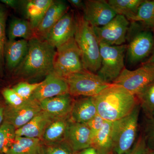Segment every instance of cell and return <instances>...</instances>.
Returning a JSON list of instances; mask_svg holds the SVG:
<instances>
[{
    "mask_svg": "<svg viewBox=\"0 0 154 154\" xmlns=\"http://www.w3.org/2000/svg\"><path fill=\"white\" fill-rule=\"evenodd\" d=\"M147 154H154V151H153L150 150L148 149Z\"/></svg>",
    "mask_w": 154,
    "mask_h": 154,
    "instance_id": "b9f144b4",
    "label": "cell"
},
{
    "mask_svg": "<svg viewBox=\"0 0 154 154\" xmlns=\"http://www.w3.org/2000/svg\"><path fill=\"white\" fill-rule=\"evenodd\" d=\"M70 116L55 119L48 125L41 140L45 145L53 144L64 140Z\"/></svg>",
    "mask_w": 154,
    "mask_h": 154,
    "instance_id": "603a6c76",
    "label": "cell"
},
{
    "mask_svg": "<svg viewBox=\"0 0 154 154\" xmlns=\"http://www.w3.org/2000/svg\"><path fill=\"white\" fill-rule=\"evenodd\" d=\"M16 129L7 122H3L0 126V154H6L15 140Z\"/></svg>",
    "mask_w": 154,
    "mask_h": 154,
    "instance_id": "f1b7e54d",
    "label": "cell"
},
{
    "mask_svg": "<svg viewBox=\"0 0 154 154\" xmlns=\"http://www.w3.org/2000/svg\"><path fill=\"white\" fill-rule=\"evenodd\" d=\"M105 122V120L103 118L97 114L94 118L85 124L91 129L93 134V136H94L103 127Z\"/></svg>",
    "mask_w": 154,
    "mask_h": 154,
    "instance_id": "d590c367",
    "label": "cell"
},
{
    "mask_svg": "<svg viewBox=\"0 0 154 154\" xmlns=\"http://www.w3.org/2000/svg\"><path fill=\"white\" fill-rule=\"evenodd\" d=\"M44 149L41 139L17 136L6 154H44Z\"/></svg>",
    "mask_w": 154,
    "mask_h": 154,
    "instance_id": "44dd1931",
    "label": "cell"
},
{
    "mask_svg": "<svg viewBox=\"0 0 154 154\" xmlns=\"http://www.w3.org/2000/svg\"><path fill=\"white\" fill-rule=\"evenodd\" d=\"M112 122L105 121L104 126L93 136L92 146L99 154H114Z\"/></svg>",
    "mask_w": 154,
    "mask_h": 154,
    "instance_id": "7402d4cb",
    "label": "cell"
},
{
    "mask_svg": "<svg viewBox=\"0 0 154 154\" xmlns=\"http://www.w3.org/2000/svg\"><path fill=\"white\" fill-rule=\"evenodd\" d=\"M142 134L148 149L154 151V113L149 117H145Z\"/></svg>",
    "mask_w": 154,
    "mask_h": 154,
    "instance_id": "4dcf8cb0",
    "label": "cell"
},
{
    "mask_svg": "<svg viewBox=\"0 0 154 154\" xmlns=\"http://www.w3.org/2000/svg\"><path fill=\"white\" fill-rule=\"evenodd\" d=\"M6 14L0 6V74H3L5 66V51L6 40Z\"/></svg>",
    "mask_w": 154,
    "mask_h": 154,
    "instance_id": "f546056e",
    "label": "cell"
},
{
    "mask_svg": "<svg viewBox=\"0 0 154 154\" xmlns=\"http://www.w3.org/2000/svg\"><path fill=\"white\" fill-rule=\"evenodd\" d=\"M141 110L145 117L154 113V81L145 87L136 95Z\"/></svg>",
    "mask_w": 154,
    "mask_h": 154,
    "instance_id": "4316f807",
    "label": "cell"
},
{
    "mask_svg": "<svg viewBox=\"0 0 154 154\" xmlns=\"http://www.w3.org/2000/svg\"><path fill=\"white\" fill-rule=\"evenodd\" d=\"M40 102L29 99L17 107H5L4 121L19 129L28 123L42 111Z\"/></svg>",
    "mask_w": 154,
    "mask_h": 154,
    "instance_id": "30bf717a",
    "label": "cell"
},
{
    "mask_svg": "<svg viewBox=\"0 0 154 154\" xmlns=\"http://www.w3.org/2000/svg\"><path fill=\"white\" fill-rule=\"evenodd\" d=\"M82 58L74 37L56 49L53 72L64 79L85 70Z\"/></svg>",
    "mask_w": 154,
    "mask_h": 154,
    "instance_id": "5b68a950",
    "label": "cell"
},
{
    "mask_svg": "<svg viewBox=\"0 0 154 154\" xmlns=\"http://www.w3.org/2000/svg\"><path fill=\"white\" fill-rule=\"evenodd\" d=\"M93 98L98 115L110 122L126 116L139 104L136 96L114 84H111Z\"/></svg>",
    "mask_w": 154,
    "mask_h": 154,
    "instance_id": "6da1fadb",
    "label": "cell"
},
{
    "mask_svg": "<svg viewBox=\"0 0 154 154\" xmlns=\"http://www.w3.org/2000/svg\"><path fill=\"white\" fill-rule=\"evenodd\" d=\"M76 27L74 13L68 11L53 27L45 41L56 49L74 37Z\"/></svg>",
    "mask_w": 154,
    "mask_h": 154,
    "instance_id": "4fadbf2b",
    "label": "cell"
},
{
    "mask_svg": "<svg viewBox=\"0 0 154 154\" xmlns=\"http://www.w3.org/2000/svg\"><path fill=\"white\" fill-rule=\"evenodd\" d=\"M71 148L63 140L53 144L45 145L44 154H73Z\"/></svg>",
    "mask_w": 154,
    "mask_h": 154,
    "instance_id": "d6a6232c",
    "label": "cell"
},
{
    "mask_svg": "<svg viewBox=\"0 0 154 154\" xmlns=\"http://www.w3.org/2000/svg\"><path fill=\"white\" fill-rule=\"evenodd\" d=\"M41 82L36 83H29L28 82H21L13 88L16 93L22 99L28 100L30 99L33 92L41 84Z\"/></svg>",
    "mask_w": 154,
    "mask_h": 154,
    "instance_id": "1f68e13d",
    "label": "cell"
},
{
    "mask_svg": "<svg viewBox=\"0 0 154 154\" xmlns=\"http://www.w3.org/2000/svg\"><path fill=\"white\" fill-rule=\"evenodd\" d=\"M148 149L142 134L138 138L131 149L125 154H147Z\"/></svg>",
    "mask_w": 154,
    "mask_h": 154,
    "instance_id": "e575fe53",
    "label": "cell"
},
{
    "mask_svg": "<svg viewBox=\"0 0 154 154\" xmlns=\"http://www.w3.org/2000/svg\"><path fill=\"white\" fill-rule=\"evenodd\" d=\"M93 137L92 131L85 123H78L70 119L64 141L74 152L91 147Z\"/></svg>",
    "mask_w": 154,
    "mask_h": 154,
    "instance_id": "5bb4252c",
    "label": "cell"
},
{
    "mask_svg": "<svg viewBox=\"0 0 154 154\" xmlns=\"http://www.w3.org/2000/svg\"><path fill=\"white\" fill-rule=\"evenodd\" d=\"M1 2L6 5L13 8H17L19 3V1L16 0H1Z\"/></svg>",
    "mask_w": 154,
    "mask_h": 154,
    "instance_id": "f35d334b",
    "label": "cell"
},
{
    "mask_svg": "<svg viewBox=\"0 0 154 154\" xmlns=\"http://www.w3.org/2000/svg\"><path fill=\"white\" fill-rule=\"evenodd\" d=\"M101 65L97 74L105 82L112 84L125 68L127 45H110L99 42Z\"/></svg>",
    "mask_w": 154,
    "mask_h": 154,
    "instance_id": "8992f818",
    "label": "cell"
},
{
    "mask_svg": "<svg viewBox=\"0 0 154 154\" xmlns=\"http://www.w3.org/2000/svg\"><path fill=\"white\" fill-rule=\"evenodd\" d=\"M28 41L24 39L7 42L5 59L6 65L10 70L14 71L22 62L28 52Z\"/></svg>",
    "mask_w": 154,
    "mask_h": 154,
    "instance_id": "d6986e66",
    "label": "cell"
},
{
    "mask_svg": "<svg viewBox=\"0 0 154 154\" xmlns=\"http://www.w3.org/2000/svg\"><path fill=\"white\" fill-rule=\"evenodd\" d=\"M68 2L75 8L83 10L85 7V2L82 0H69Z\"/></svg>",
    "mask_w": 154,
    "mask_h": 154,
    "instance_id": "8d00e7d4",
    "label": "cell"
},
{
    "mask_svg": "<svg viewBox=\"0 0 154 154\" xmlns=\"http://www.w3.org/2000/svg\"><path fill=\"white\" fill-rule=\"evenodd\" d=\"M154 81V65L144 63L134 70L125 68L112 84L121 86L135 96Z\"/></svg>",
    "mask_w": 154,
    "mask_h": 154,
    "instance_id": "ba28073f",
    "label": "cell"
},
{
    "mask_svg": "<svg viewBox=\"0 0 154 154\" xmlns=\"http://www.w3.org/2000/svg\"><path fill=\"white\" fill-rule=\"evenodd\" d=\"M2 95L8 105L17 107L24 104L27 100H24L13 90V88H6L2 91Z\"/></svg>",
    "mask_w": 154,
    "mask_h": 154,
    "instance_id": "836d02e7",
    "label": "cell"
},
{
    "mask_svg": "<svg viewBox=\"0 0 154 154\" xmlns=\"http://www.w3.org/2000/svg\"><path fill=\"white\" fill-rule=\"evenodd\" d=\"M84 2L83 16L93 28L105 26L117 15L107 1L88 0Z\"/></svg>",
    "mask_w": 154,
    "mask_h": 154,
    "instance_id": "8fae6325",
    "label": "cell"
},
{
    "mask_svg": "<svg viewBox=\"0 0 154 154\" xmlns=\"http://www.w3.org/2000/svg\"><path fill=\"white\" fill-rule=\"evenodd\" d=\"M52 0H30L27 1L25 11L28 19L34 29L44 17Z\"/></svg>",
    "mask_w": 154,
    "mask_h": 154,
    "instance_id": "cb8c5ba5",
    "label": "cell"
},
{
    "mask_svg": "<svg viewBox=\"0 0 154 154\" xmlns=\"http://www.w3.org/2000/svg\"><path fill=\"white\" fill-rule=\"evenodd\" d=\"M143 1V0H109L107 2L116 15L124 16L128 21L133 22Z\"/></svg>",
    "mask_w": 154,
    "mask_h": 154,
    "instance_id": "484cf974",
    "label": "cell"
},
{
    "mask_svg": "<svg viewBox=\"0 0 154 154\" xmlns=\"http://www.w3.org/2000/svg\"><path fill=\"white\" fill-rule=\"evenodd\" d=\"M75 41L82 54L86 70L96 73L101 65L100 44L94 28L80 14L76 15Z\"/></svg>",
    "mask_w": 154,
    "mask_h": 154,
    "instance_id": "3957f363",
    "label": "cell"
},
{
    "mask_svg": "<svg viewBox=\"0 0 154 154\" xmlns=\"http://www.w3.org/2000/svg\"><path fill=\"white\" fill-rule=\"evenodd\" d=\"M74 99L69 94L59 95L40 102L42 110L55 118L70 116Z\"/></svg>",
    "mask_w": 154,
    "mask_h": 154,
    "instance_id": "e0dca14e",
    "label": "cell"
},
{
    "mask_svg": "<svg viewBox=\"0 0 154 154\" xmlns=\"http://www.w3.org/2000/svg\"><path fill=\"white\" fill-rule=\"evenodd\" d=\"M28 43V52L14 71L15 76L24 80L46 76L53 72L56 48L45 40L36 37Z\"/></svg>",
    "mask_w": 154,
    "mask_h": 154,
    "instance_id": "7a4b0ae2",
    "label": "cell"
},
{
    "mask_svg": "<svg viewBox=\"0 0 154 154\" xmlns=\"http://www.w3.org/2000/svg\"><path fill=\"white\" fill-rule=\"evenodd\" d=\"M73 154H99L96 149L92 147L76 152Z\"/></svg>",
    "mask_w": 154,
    "mask_h": 154,
    "instance_id": "74e56055",
    "label": "cell"
},
{
    "mask_svg": "<svg viewBox=\"0 0 154 154\" xmlns=\"http://www.w3.org/2000/svg\"><path fill=\"white\" fill-rule=\"evenodd\" d=\"M5 107V106L0 102V126L4 122Z\"/></svg>",
    "mask_w": 154,
    "mask_h": 154,
    "instance_id": "ab89813d",
    "label": "cell"
},
{
    "mask_svg": "<svg viewBox=\"0 0 154 154\" xmlns=\"http://www.w3.org/2000/svg\"><path fill=\"white\" fill-rule=\"evenodd\" d=\"M97 114L94 98L82 97L74 101L70 119L78 123H87Z\"/></svg>",
    "mask_w": 154,
    "mask_h": 154,
    "instance_id": "ffe728a7",
    "label": "cell"
},
{
    "mask_svg": "<svg viewBox=\"0 0 154 154\" xmlns=\"http://www.w3.org/2000/svg\"><path fill=\"white\" fill-rule=\"evenodd\" d=\"M68 11V6L66 3L63 1H54L35 29L36 38L45 40L53 27Z\"/></svg>",
    "mask_w": 154,
    "mask_h": 154,
    "instance_id": "2e32d148",
    "label": "cell"
},
{
    "mask_svg": "<svg viewBox=\"0 0 154 154\" xmlns=\"http://www.w3.org/2000/svg\"><path fill=\"white\" fill-rule=\"evenodd\" d=\"M154 46V37L151 31H136L127 46L128 60L131 64L139 62L150 54Z\"/></svg>",
    "mask_w": 154,
    "mask_h": 154,
    "instance_id": "7c38bea8",
    "label": "cell"
},
{
    "mask_svg": "<svg viewBox=\"0 0 154 154\" xmlns=\"http://www.w3.org/2000/svg\"><path fill=\"white\" fill-rule=\"evenodd\" d=\"M72 97H94L110 85L97 74L85 70L65 78Z\"/></svg>",
    "mask_w": 154,
    "mask_h": 154,
    "instance_id": "52a82bcc",
    "label": "cell"
},
{
    "mask_svg": "<svg viewBox=\"0 0 154 154\" xmlns=\"http://www.w3.org/2000/svg\"><path fill=\"white\" fill-rule=\"evenodd\" d=\"M35 37V29L28 20L17 18L11 21L8 31L9 40L22 38L29 41Z\"/></svg>",
    "mask_w": 154,
    "mask_h": 154,
    "instance_id": "d4e9b609",
    "label": "cell"
},
{
    "mask_svg": "<svg viewBox=\"0 0 154 154\" xmlns=\"http://www.w3.org/2000/svg\"><path fill=\"white\" fill-rule=\"evenodd\" d=\"M137 22L154 28V0H143L133 22Z\"/></svg>",
    "mask_w": 154,
    "mask_h": 154,
    "instance_id": "83f0119b",
    "label": "cell"
},
{
    "mask_svg": "<svg viewBox=\"0 0 154 154\" xmlns=\"http://www.w3.org/2000/svg\"><path fill=\"white\" fill-rule=\"evenodd\" d=\"M69 94V87L65 79L52 72L46 76L30 99L40 102L45 99Z\"/></svg>",
    "mask_w": 154,
    "mask_h": 154,
    "instance_id": "9a60e30c",
    "label": "cell"
},
{
    "mask_svg": "<svg viewBox=\"0 0 154 154\" xmlns=\"http://www.w3.org/2000/svg\"><path fill=\"white\" fill-rule=\"evenodd\" d=\"M144 63L154 65V51L153 52L152 54L151 55L148 60L146 61Z\"/></svg>",
    "mask_w": 154,
    "mask_h": 154,
    "instance_id": "60d3db41",
    "label": "cell"
},
{
    "mask_svg": "<svg viewBox=\"0 0 154 154\" xmlns=\"http://www.w3.org/2000/svg\"><path fill=\"white\" fill-rule=\"evenodd\" d=\"M129 21L117 15L110 22L101 27L94 28L99 42L110 45H121L125 42Z\"/></svg>",
    "mask_w": 154,
    "mask_h": 154,
    "instance_id": "9c48e42d",
    "label": "cell"
},
{
    "mask_svg": "<svg viewBox=\"0 0 154 154\" xmlns=\"http://www.w3.org/2000/svg\"><path fill=\"white\" fill-rule=\"evenodd\" d=\"M141 108L138 104L132 112L112 122V139L114 154H125L134 144L137 136Z\"/></svg>",
    "mask_w": 154,
    "mask_h": 154,
    "instance_id": "277c9868",
    "label": "cell"
},
{
    "mask_svg": "<svg viewBox=\"0 0 154 154\" xmlns=\"http://www.w3.org/2000/svg\"><path fill=\"white\" fill-rule=\"evenodd\" d=\"M55 119L42 110L28 123L16 130V135L41 140L45 130Z\"/></svg>",
    "mask_w": 154,
    "mask_h": 154,
    "instance_id": "ac0fdd59",
    "label": "cell"
}]
</instances>
